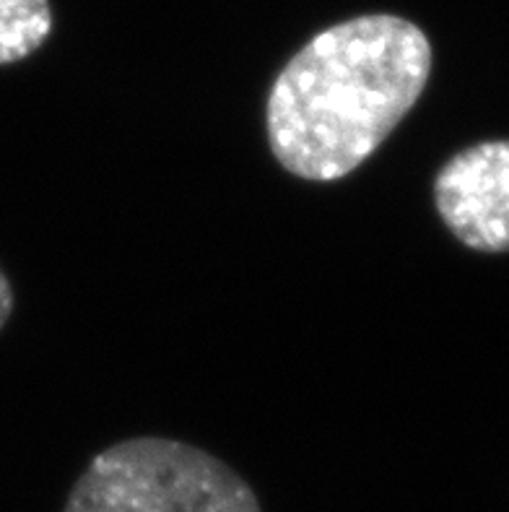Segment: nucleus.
I'll return each instance as SVG.
<instances>
[{"instance_id":"obj_2","label":"nucleus","mask_w":509,"mask_h":512,"mask_svg":"<svg viewBox=\"0 0 509 512\" xmlns=\"http://www.w3.org/2000/svg\"><path fill=\"white\" fill-rule=\"evenodd\" d=\"M63 512H263L232 466L167 437H133L91 458Z\"/></svg>"},{"instance_id":"obj_1","label":"nucleus","mask_w":509,"mask_h":512,"mask_svg":"<svg viewBox=\"0 0 509 512\" xmlns=\"http://www.w3.org/2000/svg\"><path fill=\"white\" fill-rule=\"evenodd\" d=\"M429 73V37L400 16H356L315 34L268 91L276 162L310 182L351 175L413 110Z\"/></svg>"},{"instance_id":"obj_4","label":"nucleus","mask_w":509,"mask_h":512,"mask_svg":"<svg viewBox=\"0 0 509 512\" xmlns=\"http://www.w3.org/2000/svg\"><path fill=\"white\" fill-rule=\"evenodd\" d=\"M50 32L52 8L47 0H0V65L34 55Z\"/></svg>"},{"instance_id":"obj_3","label":"nucleus","mask_w":509,"mask_h":512,"mask_svg":"<svg viewBox=\"0 0 509 512\" xmlns=\"http://www.w3.org/2000/svg\"><path fill=\"white\" fill-rule=\"evenodd\" d=\"M434 203L463 245L507 253L509 141H481L458 151L434 177Z\"/></svg>"},{"instance_id":"obj_5","label":"nucleus","mask_w":509,"mask_h":512,"mask_svg":"<svg viewBox=\"0 0 509 512\" xmlns=\"http://www.w3.org/2000/svg\"><path fill=\"white\" fill-rule=\"evenodd\" d=\"M13 312V289H11V281L3 271H0V331H3V325L8 323Z\"/></svg>"}]
</instances>
